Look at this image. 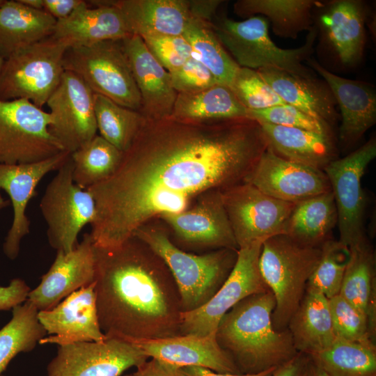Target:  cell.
Segmentation results:
<instances>
[{"label": "cell", "mask_w": 376, "mask_h": 376, "mask_svg": "<svg viewBox=\"0 0 376 376\" xmlns=\"http://www.w3.org/2000/svg\"><path fill=\"white\" fill-rule=\"evenodd\" d=\"M95 278V246L90 233H85L72 251H56L54 263L26 300L38 311L49 310L71 293L93 283Z\"/></svg>", "instance_id": "cell-20"}, {"label": "cell", "mask_w": 376, "mask_h": 376, "mask_svg": "<svg viewBox=\"0 0 376 376\" xmlns=\"http://www.w3.org/2000/svg\"><path fill=\"white\" fill-rule=\"evenodd\" d=\"M243 182L273 198L292 203L331 191L322 170L285 159L269 146Z\"/></svg>", "instance_id": "cell-18"}, {"label": "cell", "mask_w": 376, "mask_h": 376, "mask_svg": "<svg viewBox=\"0 0 376 376\" xmlns=\"http://www.w3.org/2000/svg\"><path fill=\"white\" fill-rule=\"evenodd\" d=\"M83 0H43V10L56 20L68 17Z\"/></svg>", "instance_id": "cell-49"}, {"label": "cell", "mask_w": 376, "mask_h": 376, "mask_svg": "<svg viewBox=\"0 0 376 376\" xmlns=\"http://www.w3.org/2000/svg\"><path fill=\"white\" fill-rule=\"evenodd\" d=\"M368 4L362 0H322L313 10L318 62L331 72L361 63L366 44Z\"/></svg>", "instance_id": "cell-7"}, {"label": "cell", "mask_w": 376, "mask_h": 376, "mask_svg": "<svg viewBox=\"0 0 376 376\" xmlns=\"http://www.w3.org/2000/svg\"><path fill=\"white\" fill-rule=\"evenodd\" d=\"M86 1L66 18L56 20L52 37L68 48L105 40H120L132 34L113 1Z\"/></svg>", "instance_id": "cell-24"}, {"label": "cell", "mask_w": 376, "mask_h": 376, "mask_svg": "<svg viewBox=\"0 0 376 376\" xmlns=\"http://www.w3.org/2000/svg\"><path fill=\"white\" fill-rule=\"evenodd\" d=\"M63 150L46 159L27 164H0V196H9L13 219L3 244V251L10 260L19 253L22 239L30 233L31 221L26 211L29 201L36 195L40 181L49 173L57 171L70 157Z\"/></svg>", "instance_id": "cell-19"}, {"label": "cell", "mask_w": 376, "mask_h": 376, "mask_svg": "<svg viewBox=\"0 0 376 376\" xmlns=\"http://www.w3.org/2000/svg\"><path fill=\"white\" fill-rule=\"evenodd\" d=\"M170 75L177 93H194L219 84L210 71L193 56Z\"/></svg>", "instance_id": "cell-45"}, {"label": "cell", "mask_w": 376, "mask_h": 376, "mask_svg": "<svg viewBox=\"0 0 376 376\" xmlns=\"http://www.w3.org/2000/svg\"><path fill=\"white\" fill-rule=\"evenodd\" d=\"M148 357L176 368L199 366L221 373L240 374L231 357L220 347L216 334L178 335L134 342Z\"/></svg>", "instance_id": "cell-25"}, {"label": "cell", "mask_w": 376, "mask_h": 376, "mask_svg": "<svg viewBox=\"0 0 376 376\" xmlns=\"http://www.w3.org/2000/svg\"><path fill=\"white\" fill-rule=\"evenodd\" d=\"M262 243L238 249L235 265L212 297L203 306L180 314V334H216L223 316L244 299L268 290L260 272Z\"/></svg>", "instance_id": "cell-13"}, {"label": "cell", "mask_w": 376, "mask_h": 376, "mask_svg": "<svg viewBox=\"0 0 376 376\" xmlns=\"http://www.w3.org/2000/svg\"><path fill=\"white\" fill-rule=\"evenodd\" d=\"M125 376H133L132 374H130V375H127Z\"/></svg>", "instance_id": "cell-57"}, {"label": "cell", "mask_w": 376, "mask_h": 376, "mask_svg": "<svg viewBox=\"0 0 376 376\" xmlns=\"http://www.w3.org/2000/svg\"><path fill=\"white\" fill-rule=\"evenodd\" d=\"M5 0H0V8L2 6L3 3H4Z\"/></svg>", "instance_id": "cell-56"}, {"label": "cell", "mask_w": 376, "mask_h": 376, "mask_svg": "<svg viewBox=\"0 0 376 376\" xmlns=\"http://www.w3.org/2000/svg\"><path fill=\"white\" fill-rule=\"evenodd\" d=\"M72 173L70 155L57 170L40 201V212L47 226V240L56 251H72L79 244V233L93 222L96 214L93 196L74 182Z\"/></svg>", "instance_id": "cell-10"}, {"label": "cell", "mask_w": 376, "mask_h": 376, "mask_svg": "<svg viewBox=\"0 0 376 376\" xmlns=\"http://www.w3.org/2000/svg\"><path fill=\"white\" fill-rule=\"evenodd\" d=\"M95 282L66 297L52 308L38 311V317L47 334L40 345H58L79 342H99L107 338L97 315Z\"/></svg>", "instance_id": "cell-21"}, {"label": "cell", "mask_w": 376, "mask_h": 376, "mask_svg": "<svg viewBox=\"0 0 376 376\" xmlns=\"http://www.w3.org/2000/svg\"><path fill=\"white\" fill-rule=\"evenodd\" d=\"M46 105L49 132L64 150L72 153L97 135L94 93L72 72L64 71Z\"/></svg>", "instance_id": "cell-16"}, {"label": "cell", "mask_w": 376, "mask_h": 376, "mask_svg": "<svg viewBox=\"0 0 376 376\" xmlns=\"http://www.w3.org/2000/svg\"><path fill=\"white\" fill-rule=\"evenodd\" d=\"M268 146L280 157L320 170L338 158L335 136L258 123Z\"/></svg>", "instance_id": "cell-27"}, {"label": "cell", "mask_w": 376, "mask_h": 376, "mask_svg": "<svg viewBox=\"0 0 376 376\" xmlns=\"http://www.w3.org/2000/svg\"><path fill=\"white\" fill-rule=\"evenodd\" d=\"M148 359L137 346L114 338L58 345L47 376H121Z\"/></svg>", "instance_id": "cell-15"}, {"label": "cell", "mask_w": 376, "mask_h": 376, "mask_svg": "<svg viewBox=\"0 0 376 376\" xmlns=\"http://www.w3.org/2000/svg\"><path fill=\"white\" fill-rule=\"evenodd\" d=\"M31 289L22 279H12L8 286H0V311H9L24 303Z\"/></svg>", "instance_id": "cell-46"}, {"label": "cell", "mask_w": 376, "mask_h": 376, "mask_svg": "<svg viewBox=\"0 0 376 376\" xmlns=\"http://www.w3.org/2000/svg\"><path fill=\"white\" fill-rule=\"evenodd\" d=\"M68 49L50 36L5 59L0 72V100L24 99L42 108L60 83Z\"/></svg>", "instance_id": "cell-8"}, {"label": "cell", "mask_w": 376, "mask_h": 376, "mask_svg": "<svg viewBox=\"0 0 376 376\" xmlns=\"http://www.w3.org/2000/svg\"><path fill=\"white\" fill-rule=\"evenodd\" d=\"M10 205V201L8 199L3 198L2 195L0 196V212Z\"/></svg>", "instance_id": "cell-54"}, {"label": "cell", "mask_w": 376, "mask_h": 376, "mask_svg": "<svg viewBox=\"0 0 376 376\" xmlns=\"http://www.w3.org/2000/svg\"><path fill=\"white\" fill-rule=\"evenodd\" d=\"M321 245L304 244L285 234L272 236L263 243L258 267L275 299L272 324L276 330L288 329L320 259Z\"/></svg>", "instance_id": "cell-5"}, {"label": "cell", "mask_w": 376, "mask_h": 376, "mask_svg": "<svg viewBox=\"0 0 376 376\" xmlns=\"http://www.w3.org/2000/svg\"><path fill=\"white\" fill-rule=\"evenodd\" d=\"M276 368V367L253 374H230L217 373L199 366H186L178 368V373L180 376H271Z\"/></svg>", "instance_id": "cell-51"}, {"label": "cell", "mask_w": 376, "mask_h": 376, "mask_svg": "<svg viewBox=\"0 0 376 376\" xmlns=\"http://www.w3.org/2000/svg\"><path fill=\"white\" fill-rule=\"evenodd\" d=\"M301 376H329L308 358V361Z\"/></svg>", "instance_id": "cell-52"}, {"label": "cell", "mask_w": 376, "mask_h": 376, "mask_svg": "<svg viewBox=\"0 0 376 376\" xmlns=\"http://www.w3.org/2000/svg\"><path fill=\"white\" fill-rule=\"evenodd\" d=\"M306 64L320 75L331 90L340 115L339 142L343 148L352 147L376 123V91L374 86L333 73L312 57Z\"/></svg>", "instance_id": "cell-22"}, {"label": "cell", "mask_w": 376, "mask_h": 376, "mask_svg": "<svg viewBox=\"0 0 376 376\" xmlns=\"http://www.w3.org/2000/svg\"><path fill=\"white\" fill-rule=\"evenodd\" d=\"M297 352L308 357L329 347L336 339L328 299L306 287L304 297L288 326Z\"/></svg>", "instance_id": "cell-29"}, {"label": "cell", "mask_w": 376, "mask_h": 376, "mask_svg": "<svg viewBox=\"0 0 376 376\" xmlns=\"http://www.w3.org/2000/svg\"><path fill=\"white\" fill-rule=\"evenodd\" d=\"M375 157L376 139L373 136L347 155L331 161L323 169L337 210L338 240L347 247L367 240L361 179Z\"/></svg>", "instance_id": "cell-12"}, {"label": "cell", "mask_w": 376, "mask_h": 376, "mask_svg": "<svg viewBox=\"0 0 376 376\" xmlns=\"http://www.w3.org/2000/svg\"><path fill=\"white\" fill-rule=\"evenodd\" d=\"M3 62H4V59L0 56V72L2 68Z\"/></svg>", "instance_id": "cell-55"}, {"label": "cell", "mask_w": 376, "mask_h": 376, "mask_svg": "<svg viewBox=\"0 0 376 376\" xmlns=\"http://www.w3.org/2000/svg\"><path fill=\"white\" fill-rule=\"evenodd\" d=\"M268 143L249 118L146 119L114 173L88 189L94 245L117 246L146 223L189 207L201 194L243 182Z\"/></svg>", "instance_id": "cell-1"}, {"label": "cell", "mask_w": 376, "mask_h": 376, "mask_svg": "<svg viewBox=\"0 0 376 376\" xmlns=\"http://www.w3.org/2000/svg\"><path fill=\"white\" fill-rule=\"evenodd\" d=\"M56 19L19 0H5L0 8V56L13 54L49 37Z\"/></svg>", "instance_id": "cell-30"}, {"label": "cell", "mask_w": 376, "mask_h": 376, "mask_svg": "<svg viewBox=\"0 0 376 376\" xmlns=\"http://www.w3.org/2000/svg\"><path fill=\"white\" fill-rule=\"evenodd\" d=\"M229 87L248 111L285 104L257 70L240 67Z\"/></svg>", "instance_id": "cell-41"}, {"label": "cell", "mask_w": 376, "mask_h": 376, "mask_svg": "<svg viewBox=\"0 0 376 376\" xmlns=\"http://www.w3.org/2000/svg\"><path fill=\"white\" fill-rule=\"evenodd\" d=\"M269 26L267 19L260 15L242 21L221 17L212 23L218 40L240 67L276 68L301 76L315 75L305 65L315 51V26L308 31L304 43L293 49L278 47L269 36Z\"/></svg>", "instance_id": "cell-6"}, {"label": "cell", "mask_w": 376, "mask_h": 376, "mask_svg": "<svg viewBox=\"0 0 376 376\" xmlns=\"http://www.w3.org/2000/svg\"><path fill=\"white\" fill-rule=\"evenodd\" d=\"M308 358L329 376H376L375 344L336 337L329 347Z\"/></svg>", "instance_id": "cell-35"}, {"label": "cell", "mask_w": 376, "mask_h": 376, "mask_svg": "<svg viewBox=\"0 0 376 376\" xmlns=\"http://www.w3.org/2000/svg\"><path fill=\"white\" fill-rule=\"evenodd\" d=\"M275 306L268 290L240 301L219 323L217 341L244 374L277 367L298 353L289 330L273 327Z\"/></svg>", "instance_id": "cell-3"}, {"label": "cell", "mask_w": 376, "mask_h": 376, "mask_svg": "<svg viewBox=\"0 0 376 376\" xmlns=\"http://www.w3.org/2000/svg\"><path fill=\"white\" fill-rule=\"evenodd\" d=\"M247 115L248 110L230 87L217 84L194 93H178L169 118L182 121L204 122L246 118Z\"/></svg>", "instance_id": "cell-33"}, {"label": "cell", "mask_w": 376, "mask_h": 376, "mask_svg": "<svg viewBox=\"0 0 376 376\" xmlns=\"http://www.w3.org/2000/svg\"><path fill=\"white\" fill-rule=\"evenodd\" d=\"M146 47L169 72H173L191 56V49L182 35H150L141 37Z\"/></svg>", "instance_id": "cell-44"}, {"label": "cell", "mask_w": 376, "mask_h": 376, "mask_svg": "<svg viewBox=\"0 0 376 376\" xmlns=\"http://www.w3.org/2000/svg\"><path fill=\"white\" fill-rule=\"evenodd\" d=\"M186 246L238 250L222 198L221 190L201 194L185 210L159 218Z\"/></svg>", "instance_id": "cell-17"}, {"label": "cell", "mask_w": 376, "mask_h": 376, "mask_svg": "<svg viewBox=\"0 0 376 376\" xmlns=\"http://www.w3.org/2000/svg\"><path fill=\"white\" fill-rule=\"evenodd\" d=\"M1 376H4V375H1Z\"/></svg>", "instance_id": "cell-58"}, {"label": "cell", "mask_w": 376, "mask_h": 376, "mask_svg": "<svg viewBox=\"0 0 376 376\" xmlns=\"http://www.w3.org/2000/svg\"><path fill=\"white\" fill-rule=\"evenodd\" d=\"M136 368L133 376H180L178 368L152 358Z\"/></svg>", "instance_id": "cell-48"}, {"label": "cell", "mask_w": 376, "mask_h": 376, "mask_svg": "<svg viewBox=\"0 0 376 376\" xmlns=\"http://www.w3.org/2000/svg\"><path fill=\"white\" fill-rule=\"evenodd\" d=\"M247 117L258 123H268L334 136V130L328 125L286 103L263 110L248 111Z\"/></svg>", "instance_id": "cell-43"}, {"label": "cell", "mask_w": 376, "mask_h": 376, "mask_svg": "<svg viewBox=\"0 0 376 376\" xmlns=\"http://www.w3.org/2000/svg\"><path fill=\"white\" fill-rule=\"evenodd\" d=\"M336 337L350 341L375 344L365 315L340 294L328 299Z\"/></svg>", "instance_id": "cell-42"}, {"label": "cell", "mask_w": 376, "mask_h": 376, "mask_svg": "<svg viewBox=\"0 0 376 376\" xmlns=\"http://www.w3.org/2000/svg\"><path fill=\"white\" fill-rule=\"evenodd\" d=\"M222 198L238 249L284 234L295 205L273 198L246 182L223 190Z\"/></svg>", "instance_id": "cell-14"}, {"label": "cell", "mask_w": 376, "mask_h": 376, "mask_svg": "<svg viewBox=\"0 0 376 376\" xmlns=\"http://www.w3.org/2000/svg\"><path fill=\"white\" fill-rule=\"evenodd\" d=\"M123 152L100 135L71 153L74 182L88 189L111 177L117 170Z\"/></svg>", "instance_id": "cell-37"}, {"label": "cell", "mask_w": 376, "mask_h": 376, "mask_svg": "<svg viewBox=\"0 0 376 376\" xmlns=\"http://www.w3.org/2000/svg\"><path fill=\"white\" fill-rule=\"evenodd\" d=\"M286 104L292 105L332 129L340 120L335 97L329 85L316 75L301 76L276 68L257 70Z\"/></svg>", "instance_id": "cell-26"}, {"label": "cell", "mask_w": 376, "mask_h": 376, "mask_svg": "<svg viewBox=\"0 0 376 376\" xmlns=\"http://www.w3.org/2000/svg\"><path fill=\"white\" fill-rule=\"evenodd\" d=\"M320 259L306 287L321 292L327 299L339 295L350 251L339 240L328 239L322 245Z\"/></svg>", "instance_id": "cell-40"}, {"label": "cell", "mask_w": 376, "mask_h": 376, "mask_svg": "<svg viewBox=\"0 0 376 376\" xmlns=\"http://www.w3.org/2000/svg\"><path fill=\"white\" fill-rule=\"evenodd\" d=\"M38 314L27 300L13 308L10 320L0 329V376L17 354L32 351L47 335Z\"/></svg>", "instance_id": "cell-36"}, {"label": "cell", "mask_w": 376, "mask_h": 376, "mask_svg": "<svg viewBox=\"0 0 376 376\" xmlns=\"http://www.w3.org/2000/svg\"><path fill=\"white\" fill-rule=\"evenodd\" d=\"M141 99L140 113L149 120L170 117L177 92L170 73L149 51L142 38L131 35L121 40Z\"/></svg>", "instance_id": "cell-23"}, {"label": "cell", "mask_w": 376, "mask_h": 376, "mask_svg": "<svg viewBox=\"0 0 376 376\" xmlns=\"http://www.w3.org/2000/svg\"><path fill=\"white\" fill-rule=\"evenodd\" d=\"M155 219L134 233L164 262L178 287L182 312L194 310L217 292L231 272L238 250L220 249L203 255L187 253L172 241L169 228Z\"/></svg>", "instance_id": "cell-4"}, {"label": "cell", "mask_w": 376, "mask_h": 376, "mask_svg": "<svg viewBox=\"0 0 376 376\" xmlns=\"http://www.w3.org/2000/svg\"><path fill=\"white\" fill-rule=\"evenodd\" d=\"M338 222L331 191L295 203L284 234L311 245H321Z\"/></svg>", "instance_id": "cell-34"}, {"label": "cell", "mask_w": 376, "mask_h": 376, "mask_svg": "<svg viewBox=\"0 0 376 376\" xmlns=\"http://www.w3.org/2000/svg\"><path fill=\"white\" fill-rule=\"evenodd\" d=\"M51 123L49 113L29 100H0V164L33 163L63 151Z\"/></svg>", "instance_id": "cell-11"}, {"label": "cell", "mask_w": 376, "mask_h": 376, "mask_svg": "<svg viewBox=\"0 0 376 376\" xmlns=\"http://www.w3.org/2000/svg\"><path fill=\"white\" fill-rule=\"evenodd\" d=\"M19 2L25 6L36 9L43 10V0H19Z\"/></svg>", "instance_id": "cell-53"}, {"label": "cell", "mask_w": 376, "mask_h": 376, "mask_svg": "<svg viewBox=\"0 0 376 376\" xmlns=\"http://www.w3.org/2000/svg\"><path fill=\"white\" fill-rule=\"evenodd\" d=\"M94 109L100 136L123 152L133 143L146 118L139 112L94 93Z\"/></svg>", "instance_id": "cell-39"}, {"label": "cell", "mask_w": 376, "mask_h": 376, "mask_svg": "<svg viewBox=\"0 0 376 376\" xmlns=\"http://www.w3.org/2000/svg\"><path fill=\"white\" fill-rule=\"evenodd\" d=\"M308 357L300 352L276 367L271 376H301L306 367Z\"/></svg>", "instance_id": "cell-50"}, {"label": "cell", "mask_w": 376, "mask_h": 376, "mask_svg": "<svg viewBox=\"0 0 376 376\" xmlns=\"http://www.w3.org/2000/svg\"><path fill=\"white\" fill-rule=\"evenodd\" d=\"M322 0H238L233 11L247 19L260 15L278 37L295 40L313 26V10Z\"/></svg>", "instance_id": "cell-32"}, {"label": "cell", "mask_w": 376, "mask_h": 376, "mask_svg": "<svg viewBox=\"0 0 376 376\" xmlns=\"http://www.w3.org/2000/svg\"><path fill=\"white\" fill-rule=\"evenodd\" d=\"M224 2L221 0H188L191 18L212 24L216 18V12Z\"/></svg>", "instance_id": "cell-47"}, {"label": "cell", "mask_w": 376, "mask_h": 376, "mask_svg": "<svg viewBox=\"0 0 376 376\" xmlns=\"http://www.w3.org/2000/svg\"><path fill=\"white\" fill-rule=\"evenodd\" d=\"M95 255L96 308L107 338L133 343L181 334L178 287L146 243L133 235L115 247L95 246Z\"/></svg>", "instance_id": "cell-2"}, {"label": "cell", "mask_w": 376, "mask_h": 376, "mask_svg": "<svg viewBox=\"0 0 376 376\" xmlns=\"http://www.w3.org/2000/svg\"><path fill=\"white\" fill-rule=\"evenodd\" d=\"M348 249L349 260L339 294L365 315L370 335L375 340V255L368 239Z\"/></svg>", "instance_id": "cell-31"}, {"label": "cell", "mask_w": 376, "mask_h": 376, "mask_svg": "<svg viewBox=\"0 0 376 376\" xmlns=\"http://www.w3.org/2000/svg\"><path fill=\"white\" fill-rule=\"evenodd\" d=\"M63 67L79 76L94 93L140 112L141 95L121 40L70 47Z\"/></svg>", "instance_id": "cell-9"}, {"label": "cell", "mask_w": 376, "mask_h": 376, "mask_svg": "<svg viewBox=\"0 0 376 376\" xmlns=\"http://www.w3.org/2000/svg\"><path fill=\"white\" fill-rule=\"evenodd\" d=\"M191 56L214 75L219 84L229 86L240 66L227 52L212 29V24L191 19L182 34Z\"/></svg>", "instance_id": "cell-38"}, {"label": "cell", "mask_w": 376, "mask_h": 376, "mask_svg": "<svg viewBox=\"0 0 376 376\" xmlns=\"http://www.w3.org/2000/svg\"><path fill=\"white\" fill-rule=\"evenodd\" d=\"M132 35L180 36L192 19L188 0H118Z\"/></svg>", "instance_id": "cell-28"}]
</instances>
